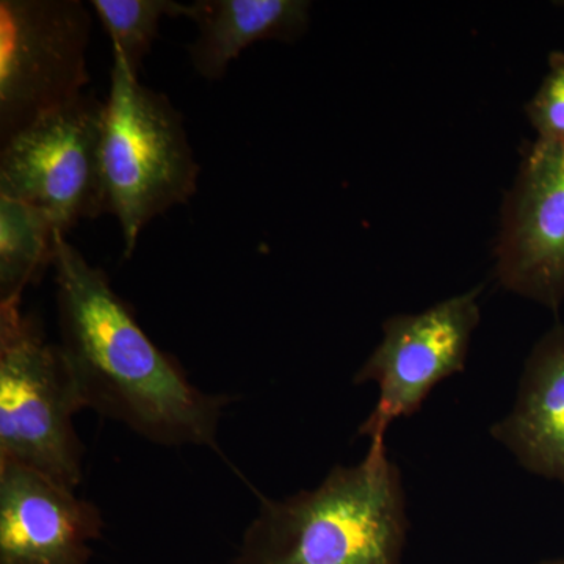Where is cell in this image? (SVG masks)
Wrapping results in <instances>:
<instances>
[{
	"label": "cell",
	"instance_id": "6da1fadb",
	"mask_svg": "<svg viewBox=\"0 0 564 564\" xmlns=\"http://www.w3.org/2000/svg\"><path fill=\"white\" fill-rule=\"evenodd\" d=\"M61 348L85 406L151 443L217 448L228 395L203 392L141 329L131 307L68 237L55 245Z\"/></svg>",
	"mask_w": 564,
	"mask_h": 564
},
{
	"label": "cell",
	"instance_id": "7a4b0ae2",
	"mask_svg": "<svg viewBox=\"0 0 564 564\" xmlns=\"http://www.w3.org/2000/svg\"><path fill=\"white\" fill-rule=\"evenodd\" d=\"M410 521L402 474L384 441L317 488L262 499L236 564H402Z\"/></svg>",
	"mask_w": 564,
	"mask_h": 564
},
{
	"label": "cell",
	"instance_id": "3957f363",
	"mask_svg": "<svg viewBox=\"0 0 564 564\" xmlns=\"http://www.w3.org/2000/svg\"><path fill=\"white\" fill-rule=\"evenodd\" d=\"M102 172L126 258L155 217L198 191L199 165L180 111L163 93L141 85L117 51L104 111Z\"/></svg>",
	"mask_w": 564,
	"mask_h": 564
},
{
	"label": "cell",
	"instance_id": "277c9868",
	"mask_svg": "<svg viewBox=\"0 0 564 564\" xmlns=\"http://www.w3.org/2000/svg\"><path fill=\"white\" fill-rule=\"evenodd\" d=\"M87 410L61 345L21 302L0 304V459L80 485L84 447L74 415Z\"/></svg>",
	"mask_w": 564,
	"mask_h": 564
},
{
	"label": "cell",
	"instance_id": "5b68a950",
	"mask_svg": "<svg viewBox=\"0 0 564 564\" xmlns=\"http://www.w3.org/2000/svg\"><path fill=\"white\" fill-rule=\"evenodd\" d=\"M104 111L106 104L84 93L3 141L0 196L44 212L63 236L77 223L109 212Z\"/></svg>",
	"mask_w": 564,
	"mask_h": 564
},
{
	"label": "cell",
	"instance_id": "8992f818",
	"mask_svg": "<svg viewBox=\"0 0 564 564\" xmlns=\"http://www.w3.org/2000/svg\"><path fill=\"white\" fill-rule=\"evenodd\" d=\"M90 11L79 0L0 2V137L84 95Z\"/></svg>",
	"mask_w": 564,
	"mask_h": 564
},
{
	"label": "cell",
	"instance_id": "52a82bcc",
	"mask_svg": "<svg viewBox=\"0 0 564 564\" xmlns=\"http://www.w3.org/2000/svg\"><path fill=\"white\" fill-rule=\"evenodd\" d=\"M480 288L444 300L421 314L393 315L383 340L355 375V384L377 383L380 397L359 426V436L384 441L395 419L421 410L445 378L463 372L470 339L480 323Z\"/></svg>",
	"mask_w": 564,
	"mask_h": 564
},
{
	"label": "cell",
	"instance_id": "ba28073f",
	"mask_svg": "<svg viewBox=\"0 0 564 564\" xmlns=\"http://www.w3.org/2000/svg\"><path fill=\"white\" fill-rule=\"evenodd\" d=\"M497 278L554 313L564 302V141L527 147L503 206Z\"/></svg>",
	"mask_w": 564,
	"mask_h": 564
},
{
	"label": "cell",
	"instance_id": "9c48e42d",
	"mask_svg": "<svg viewBox=\"0 0 564 564\" xmlns=\"http://www.w3.org/2000/svg\"><path fill=\"white\" fill-rule=\"evenodd\" d=\"M102 529L101 511L74 489L0 459V564H88Z\"/></svg>",
	"mask_w": 564,
	"mask_h": 564
},
{
	"label": "cell",
	"instance_id": "30bf717a",
	"mask_svg": "<svg viewBox=\"0 0 564 564\" xmlns=\"http://www.w3.org/2000/svg\"><path fill=\"white\" fill-rule=\"evenodd\" d=\"M525 470L564 486V325L556 323L527 358L511 413L494 423Z\"/></svg>",
	"mask_w": 564,
	"mask_h": 564
},
{
	"label": "cell",
	"instance_id": "8fae6325",
	"mask_svg": "<svg viewBox=\"0 0 564 564\" xmlns=\"http://www.w3.org/2000/svg\"><path fill=\"white\" fill-rule=\"evenodd\" d=\"M188 20L198 28L191 46L196 73L207 80L225 76L251 44L263 40L295 41L310 28L306 0H196Z\"/></svg>",
	"mask_w": 564,
	"mask_h": 564
},
{
	"label": "cell",
	"instance_id": "7c38bea8",
	"mask_svg": "<svg viewBox=\"0 0 564 564\" xmlns=\"http://www.w3.org/2000/svg\"><path fill=\"white\" fill-rule=\"evenodd\" d=\"M58 234L44 212L0 196V304L21 302L40 281L54 263Z\"/></svg>",
	"mask_w": 564,
	"mask_h": 564
},
{
	"label": "cell",
	"instance_id": "4fadbf2b",
	"mask_svg": "<svg viewBox=\"0 0 564 564\" xmlns=\"http://www.w3.org/2000/svg\"><path fill=\"white\" fill-rule=\"evenodd\" d=\"M91 6L113 51L120 52L137 76L158 39L162 18H188V6L173 0H93Z\"/></svg>",
	"mask_w": 564,
	"mask_h": 564
},
{
	"label": "cell",
	"instance_id": "5bb4252c",
	"mask_svg": "<svg viewBox=\"0 0 564 564\" xmlns=\"http://www.w3.org/2000/svg\"><path fill=\"white\" fill-rule=\"evenodd\" d=\"M525 111L538 139L564 141V52H552L547 74Z\"/></svg>",
	"mask_w": 564,
	"mask_h": 564
},
{
	"label": "cell",
	"instance_id": "9a60e30c",
	"mask_svg": "<svg viewBox=\"0 0 564 564\" xmlns=\"http://www.w3.org/2000/svg\"><path fill=\"white\" fill-rule=\"evenodd\" d=\"M538 564H564V556H558V558L545 560V562H541Z\"/></svg>",
	"mask_w": 564,
	"mask_h": 564
}]
</instances>
